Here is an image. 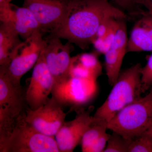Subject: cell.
Here are the masks:
<instances>
[{"label":"cell","mask_w":152,"mask_h":152,"mask_svg":"<svg viewBox=\"0 0 152 152\" xmlns=\"http://www.w3.org/2000/svg\"><path fill=\"white\" fill-rule=\"evenodd\" d=\"M54 80L47 66L43 51L33 69L28 86L26 91V99L31 110H37L50 100Z\"/></svg>","instance_id":"30bf717a"},{"label":"cell","mask_w":152,"mask_h":152,"mask_svg":"<svg viewBox=\"0 0 152 152\" xmlns=\"http://www.w3.org/2000/svg\"><path fill=\"white\" fill-rule=\"evenodd\" d=\"M142 68L138 63L121 72L107 99L95 113V118L108 124L118 112L142 97Z\"/></svg>","instance_id":"7a4b0ae2"},{"label":"cell","mask_w":152,"mask_h":152,"mask_svg":"<svg viewBox=\"0 0 152 152\" xmlns=\"http://www.w3.org/2000/svg\"><path fill=\"white\" fill-rule=\"evenodd\" d=\"M45 39L43 50L45 61L54 83L71 77V67L73 58L71 56L73 47L68 42L63 44L61 38L50 34Z\"/></svg>","instance_id":"9c48e42d"},{"label":"cell","mask_w":152,"mask_h":152,"mask_svg":"<svg viewBox=\"0 0 152 152\" xmlns=\"http://www.w3.org/2000/svg\"><path fill=\"white\" fill-rule=\"evenodd\" d=\"M23 7L32 13L42 31L51 32L65 20L74 0H23Z\"/></svg>","instance_id":"52a82bcc"},{"label":"cell","mask_w":152,"mask_h":152,"mask_svg":"<svg viewBox=\"0 0 152 152\" xmlns=\"http://www.w3.org/2000/svg\"><path fill=\"white\" fill-rule=\"evenodd\" d=\"M95 80L70 77L54 83L51 94L63 107L77 113L91 99L95 92Z\"/></svg>","instance_id":"8992f818"},{"label":"cell","mask_w":152,"mask_h":152,"mask_svg":"<svg viewBox=\"0 0 152 152\" xmlns=\"http://www.w3.org/2000/svg\"><path fill=\"white\" fill-rule=\"evenodd\" d=\"M127 18L126 14L109 0H74L65 20L50 33L85 49L93 44L104 22L110 18Z\"/></svg>","instance_id":"6da1fadb"},{"label":"cell","mask_w":152,"mask_h":152,"mask_svg":"<svg viewBox=\"0 0 152 152\" xmlns=\"http://www.w3.org/2000/svg\"><path fill=\"white\" fill-rule=\"evenodd\" d=\"M43 32L38 31L22 42L16 50L13 58L7 69L16 81L20 83L22 77L34 66L46 43Z\"/></svg>","instance_id":"ba28073f"},{"label":"cell","mask_w":152,"mask_h":152,"mask_svg":"<svg viewBox=\"0 0 152 152\" xmlns=\"http://www.w3.org/2000/svg\"><path fill=\"white\" fill-rule=\"evenodd\" d=\"M26 91L20 83L8 72L7 68L0 66V126L12 127L26 118L29 108Z\"/></svg>","instance_id":"277c9868"},{"label":"cell","mask_w":152,"mask_h":152,"mask_svg":"<svg viewBox=\"0 0 152 152\" xmlns=\"http://www.w3.org/2000/svg\"><path fill=\"white\" fill-rule=\"evenodd\" d=\"M79 62L92 73L96 78L101 75V65L96 57L91 55H84L79 58Z\"/></svg>","instance_id":"44dd1931"},{"label":"cell","mask_w":152,"mask_h":152,"mask_svg":"<svg viewBox=\"0 0 152 152\" xmlns=\"http://www.w3.org/2000/svg\"><path fill=\"white\" fill-rule=\"evenodd\" d=\"M144 134L147 135L150 137H152V123L150 125L149 127L147 130L144 133Z\"/></svg>","instance_id":"d4e9b609"},{"label":"cell","mask_w":152,"mask_h":152,"mask_svg":"<svg viewBox=\"0 0 152 152\" xmlns=\"http://www.w3.org/2000/svg\"><path fill=\"white\" fill-rule=\"evenodd\" d=\"M92 109H85L77 112L74 119L65 121L55 137L60 152H72L81 143L82 138L94 120L91 115Z\"/></svg>","instance_id":"7c38bea8"},{"label":"cell","mask_w":152,"mask_h":152,"mask_svg":"<svg viewBox=\"0 0 152 152\" xmlns=\"http://www.w3.org/2000/svg\"><path fill=\"white\" fill-rule=\"evenodd\" d=\"M0 152H60L54 137L36 130L22 120L7 141L0 147Z\"/></svg>","instance_id":"5b68a950"},{"label":"cell","mask_w":152,"mask_h":152,"mask_svg":"<svg viewBox=\"0 0 152 152\" xmlns=\"http://www.w3.org/2000/svg\"><path fill=\"white\" fill-rule=\"evenodd\" d=\"M12 0H0V4L10 3Z\"/></svg>","instance_id":"484cf974"},{"label":"cell","mask_w":152,"mask_h":152,"mask_svg":"<svg viewBox=\"0 0 152 152\" xmlns=\"http://www.w3.org/2000/svg\"><path fill=\"white\" fill-rule=\"evenodd\" d=\"M128 152H152V137L143 134L129 140Z\"/></svg>","instance_id":"d6986e66"},{"label":"cell","mask_w":152,"mask_h":152,"mask_svg":"<svg viewBox=\"0 0 152 152\" xmlns=\"http://www.w3.org/2000/svg\"><path fill=\"white\" fill-rule=\"evenodd\" d=\"M117 5L132 14H138L140 11H137V4L134 0H112Z\"/></svg>","instance_id":"603a6c76"},{"label":"cell","mask_w":152,"mask_h":152,"mask_svg":"<svg viewBox=\"0 0 152 152\" xmlns=\"http://www.w3.org/2000/svg\"><path fill=\"white\" fill-rule=\"evenodd\" d=\"M107 129V123L94 117L93 121L82 138L81 142L82 151L88 152L90 147L102 135L106 132Z\"/></svg>","instance_id":"e0dca14e"},{"label":"cell","mask_w":152,"mask_h":152,"mask_svg":"<svg viewBox=\"0 0 152 152\" xmlns=\"http://www.w3.org/2000/svg\"><path fill=\"white\" fill-rule=\"evenodd\" d=\"M152 123V88L145 96L127 106L107 124V129L132 140L144 134Z\"/></svg>","instance_id":"3957f363"},{"label":"cell","mask_w":152,"mask_h":152,"mask_svg":"<svg viewBox=\"0 0 152 152\" xmlns=\"http://www.w3.org/2000/svg\"><path fill=\"white\" fill-rule=\"evenodd\" d=\"M0 20L12 27L25 40L37 31H42L40 26L29 10L10 3L0 4Z\"/></svg>","instance_id":"4fadbf2b"},{"label":"cell","mask_w":152,"mask_h":152,"mask_svg":"<svg viewBox=\"0 0 152 152\" xmlns=\"http://www.w3.org/2000/svg\"><path fill=\"white\" fill-rule=\"evenodd\" d=\"M66 115L63 107L52 96L39 108L28 109L26 121L39 132L54 137L65 122Z\"/></svg>","instance_id":"8fae6325"},{"label":"cell","mask_w":152,"mask_h":152,"mask_svg":"<svg viewBox=\"0 0 152 152\" xmlns=\"http://www.w3.org/2000/svg\"><path fill=\"white\" fill-rule=\"evenodd\" d=\"M128 38V52H152V14L141 12Z\"/></svg>","instance_id":"9a60e30c"},{"label":"cell","mask_w":152,"mask_h":152,"mask_svg":"<svg viewBox=\"0 0 152 152\" xmlns=\"http://www.w3.org/2000/svg\"><path fill=\"white\" fill-rule=\"evenodd\" d=\"M20 35L12 27L5 23L0 26V66L8 68L16 50L22 42Z\"/></svg>","instance_id":"2e32d148"},{"label":"cell","mask_w":152,"mask_h":152,"mask_svg":"<svg viewBox=\"0 0 152 152\" xmlns=\"http://www.w3.org/2000/svg\"><path fill=\"white\" fill-rule=\"evenodd\" d=\"M125 20H120L113 42L104 54L106 75L110 85L113 86L121 73L124 58L127 53L128 38Z\"/></svg>","instance_id":"5bb4252c"},{"label":"cell","mask_w":152,"mask_h":152,"mask_svg":"<svg viewBox=\"0 0 152 152\" xmlns=\"http://www.w3.org/2000/svg\"><path fill=\"white\" fill-rule=\"evenodd\" d=\"M110 136L111 135L109 134L107 132L104 133L90 147L88 152H104Z\"/></svg>","instance_id":"7402d4cb"},{"label":"cell","mask_w":152,"mask_h":152,"mask_svg":"<svg viewBox=\"0 0 152 152\" xmlns=\"http://www.w3.org/2000/svg\"><path fill=\"white\" fill-rule=\"evenodd\" d=\"M134 1L137 5L143 6L148 12L152 14V0H134Z\"/></svg>","instance_id":"cb8c5ba5"},{"label":"cell","mask_w":152,"mask_h":152,"mask_svg":"<svg viewBox=\"0 0 152 152\" xmlns=\"http://www.w3.org/2000/svg\"><path fill=\"white\" fill-rule=\"evenodd\" d=\"M129 140L113 132L104 152H128Z\"/></svg>","instance_id":"ac0fdd59"},{"label":"cell","mask_w":152,"mask_h":152,"mask_svg":"<svg viewBox=\"0 0 152 152\" xmlns=\"http://www.w3.org/2000/svg\"><path fill=\"white\" fill-rule=\"evenodd\" d=\"M141 82L143 93L152 88V53L148 58L146 65L142 68Z\"/></svg>","instance_id":"ffe728a7"}]
</instances>
